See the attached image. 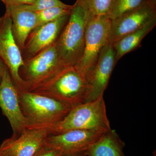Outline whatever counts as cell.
<instances>
[{
  "label": "cell",
  "instance_id": "obj_19",
  "mask_svg": "<svg viewBox=\"0 0 156 156\" xmlns=\"http://www.w3.org/2000/svg\"><path fill=\"white\" fill-rule=\"evenodd\" d=\"M92 17L108 16L113 0H81Z\"/></svg>",
  "mask_w": 156,
  "mask_h": 156
},
{
  "label": "cell",
  "instance_id": "obj_17",
  "mask_svg": "<svg viewBox=\"0 0 156 156\" xmlns=\"http://www.w3.org/2000/svg\"><path fill=\"white\" fill-rule=\"evenodd\" d=\"M150 2L156 4V0H113L108 17L111 20L115 19L126 12Z\"/></svg>",
  "mask_w": 156,
  "mask_h": 156
},
{
  "label": "cell",
  "instance_id": "obj_11",
  "mask_svg": "<svg viewBox=\"0 0 156 156\" xmlns=\"http://www.w3.org/2000/svg\"><path fill=\"white\" fill-rule=\"evenodd\" d=\"M104 133L89 130H70L50 134L45 139L44 145L61 151L63 155L80 152L87 151Z\"/></svg>",
  "mask_w": 156,
  "mask_h": 156
},
{
  "label": "cell",
  "instance_id": "obj_22",
  "mask_svg": "<svg viewBox=\"0 0 156 156\" xmlns=\"http://www.w3.org/2000/svg\"><path fill=\"white\" fill-rule=\"evenodd\" d=\"M37 1V0H3L2 2L5 5L9 4L32 5L36 2Z\"/></svg>",
  "mask_w": 156,
  "mask_h": 156
},
{
  "label": "cell",
  "instance_id": "obj_3",
  "mask_svg": "<svg viewBox=\"0 0 156 156\" xmlns=\"http://www.w3.org/2000/svg\"><path fill=\"white\" fill-rule=\"evenodd\" d=\"M89 84L75 66L63 68L31 92L51 98L72 108L86 102Z\"/></svg>",
  "mask_w": 156,
  "mask_h": 156
},
{
  "label": "cell",
  "instance_id": "obj_16",
  "mask_svg": "<svg viewBox=\"0 0 156 156\" xmlns=\"http://www.w3.org/2000/svg\"><path fill=\"white\" fill-rule=\"evenodd\" d=\"M156 25V20L142 28L128 34L113 44L117 62L124 55L136 49L143 39L152 30Z\"/></svg>",
  "mask_w": 156,
  "mask_h": 156
},
{
  "label": "cell",
  "instance_id": "obj_4",
  "mask_svg": "<svg viewBox=\"0 0 156 156\" xmlns=\"http://www.w3.org/2000/svg\"><path fill=\"white\" fill-rule=\"evenodd\" d=\"M103 97L72 108L61 121L51 128V134L73 130L105 133L111 130Z\"/></svg>",
  "mask_w": 156,
  "mask_h": 156
},
{
  "label": "cell",
  "instance_id": "obj_14",
  "mask_svg": "<svg viewBox=\"0 0 156 156\" xmlns=\"http://www.w3.org/2000/svg\"><path fill=\"white\" fill-rule=\"evenodd\" d=\"M5 6L12 20L15 41L20 50H23L29 36L37 27V12L27 5L9 4Z\"/></svg>",
  "mask_w": 156,
  "mask_h": 156
},
{
  "label": "cell",
  "instance_id": "obj_15",
  "mask_svg": "<svg viewBox=\"0 0 156 156\" xmlns=\"http://www.w3.org/2000/svg\"><path fill=\"white\" fill-rule=\"evenodd\" d=\"M125 144L114 130H109L87 150L88 156H124Z\"/></svg>",
  "mask_w": 156,
  "mask_h": 156
},
{
  "label": "cell",
  "instance_id": "obj_27",
  "mask_svg": "<svg viewBox=\"0 0 156 156\" xmlns=\"http://www.w3.org/2000/svg\"><path fill=\"white\" fill-rule=\"evenodd\" d=\"M0 1H3V0H0Z\"/></svg>",
  "mask_w": 156,
  "mask_h": 156
},
{
  "label": "cell",
  "instance_id": "obj_9",
  "mask_svg": "<svg viewBox=\"0 0 156 156\" xmlns=\"http://www.w3.org/2000/svg\"><path fill=\"white\" fill-rule=\"evenodd\" d=\"M156 20V4L148 2L112 20L108 43L112 44L128 34Z\"/></svg>",
  "mask_w": 156,
  "mask_h": 156
},
{
  "label": "cell",
  "instance_id": "obj_10",
  "mask_svg": "<svg viewBox=\"0 0 156 156\" xmlns=\"http://www.w3.org/2000/svg\"><path fill=\"white\" fill-rule=\"evenodd\" d=\"M117 62L113 46L108 43L101 50L97 63L88 79L89 89L86 102L103 97Z\"/></svg>",
  "mask_w": 156,
  "mask_h": 156
},
{
  "label": "cell",
  "instance_id": "obj_25",
  "mask_svg": "<svg viewBox=\"0 0 156 156\" xmlns=\"http://www.w3.org/2000/svg\"><path fill=\"white\" fill-rule=\"evenodd\" d=\"M0 156H13L10 153L4 150L0 149Z\"/></svg>",
  "mask_w": 156,
  "mask_h": 156
},
{
  "label": "cell",
  "instance_id": "obj_7",
  "mask_svg": "<svg viewBox=\"0 0 156 156\" xmlns=\"http://www.w3.org/2000/svg\"><path fill=\"white\" fill-rule=\"evenodd\" d=\"M0 58L8 67L14 84L20 91L23 85L19 70L24 65L21 50L17 45L12 30V20L9 11L0 17Z\"/></svg>",
  "mask_w": 156,
  "mask_h": 156
},
{
  "label": "cell",
  "instance_id": "obj_24",
  "mask_svg": "<svg viewBox=\"0 0 156 156\" xmlns=\"http://www.w3.org/2000/svg\"><path fill=\"white\" fill-rule=\"evenodd\" d=\"M62 156H87V151L76 153L67 154L63 155Z\"/></svg>",
  "mask_w": 156,
  "mask_h": 156
},
{
  "label": "cell",
  "instance_id": "obj_8",
  "mask_svg": "<svg viewBox=\"0 0 156 156\" xmlns=\"http://www.w3.org/2000/svg\"><path fill=\"white\" fill-rule=\"evenodd\" d=\"M0 108L11 125L12 136H19L26 130L25 119L20 105L19 90L7 66L0 84Z\"/></svg>",
  "mask_w": 156,
  "mask_h": 156
},
{
  "label": "cell",
  "instance_id": "obj_23",
  "mask_svg": "<svg viewBox=\"0 0 156 156\" xmlns=\"http://www.w3.org/2000/svg\"><path fill=\"white\" fill-rule=\"evenodd\" d=\"M6 66L5 65L4 62L0 58V84L2 82V78L4 73V70Z\"/></svg>",
  "mask_w": 156,
  "mask_h": 156
},
{
  "label": "cell",
  "instance_id": "obj_26",
  "mask_svg": "<svg viewBox=\"0 0 156 156\" xmlns=\"http://www.w3.org/2000/svg\"><path fill=\"white\" fill-rule=\"evenodd\" d=\"M153 156H156V153L155 152V153H154L153 154Z\"/></svg>",
  "mask_w": 156,
  "mask_h": 156
},
{
  "label": "cell",
  "instance_id": "obj_12",
  "mask_svg": "<svg viewBox=\"0 0 156 156\" xmlns=\"http://www.w3.org/2000/svg\"><path fill=\"white\" fill-rule=\"evenodd\" d=\"M51 134L50 129H26L19 136L5 140L0 149L13 156H33L44 145L45 139Z\"/></svg>",
  "mask_w": 156,
  "mask_h": 156
},
{
  "label": "cell",
  "instance_id": "obj_1",
  "mask_svg": "<svg viewBox=\"0 0 156 156\" xmlns=\"http://www.w3.org/2000/svg\"><path fill=\"white\" fill-rule=\"evenodd\" d=\"M91 16L82 1L76 0L55 43L64 67L75 66L80 60L85 48L87 23Z\"/></svg>",
  "mask_w": 156,
  "mask_h": 156
},
{
  "label": "cell",
  "instance_id": "obj_2",
  "mask_svg": "<svg viewBox=\"0 0 156 156\" xmlns=\"http://www.w3.org/2000/svg\"><path fill=\"white\" fill-rule=\"evenodd\" d=\"M19 98L27 129H51L72 108L59 101L33 92L19 91Z\"/></svg>",
  "mask_w": 156,
  "mask_h": 156
},
{
  "label": "cell",
  "instance_id": "obj_13",
  "mask_svg": "<svg viewBox=\"0 0 156 156\" xmlns=\"http://www.w3.org/2000/svg\"><path fill=\"white\" fill-rule=\"evenodd\" d=\"M69 15L38 27L29 36L24 50L28 58L36 55L56 42Z\"/></svg>",
  "mask_w": 156,
  "mask_h": 156
},
{
  "label": "cell",
  "instance_id": "obj_6",
  "mask_svg": "<svg viewBox=\"0 0 156 156\" xmlns=\"http://www.w3.org/2000/svg\"><path fill=\"white\" fill-rule=\"evenodd\" d=\"M111 24L112 20L107 16H91L87 23L83 53L75 66L87 82L101 50L108 43Z\"/></svg>",
  "mask_w": 156,
  "mask_h": 156
},
{
  "label": "cell",
  "instance_id": "obj_21",
  "mask_svg": "<svg viewBox=\"0 0 156 156\" xmlns=\"http://www.w3.org/2000/svg\"><path fill=\"white\" fill-rule=\"evenodd\" d=\"M61 151L43 145L33 156H62Z\"/></svg>",
  "mask_w": 156,
  "mask_h": 156
},
{
  "label": "cell",
  "instance_id": "obj_18",
  "mask_svg": "<svg viewBox=\"0 0 156 156\" xmlns=\"http://www.w3.org/2000/svg\"><path fill=\"white\" fill-rule=\"evenodd\" d=\"M71 9H64L59 7H54L42 11H37L36 27L44 25L45 23L52 22L60 17L69 15Z\"/></svg>",
  "mask_w": 156,
  "mask_h": 156
},
{
  "label": "cell",
  "instance_id": "obj_5",
  "mask_svg": "<svg viewBox=\"0 0 156 156\" xmlns=\"http://www.w3.org/2000/svg\"><path fill=\"white\" fill-rule=\"evenodd\" d=\"M55 43L24 60V65L19 70L23 85L22 91L31 92L65 67L59 59Z\"/></svg>",
  "mask_w": 156,
  "mask_h": 156
},
{
  "label": "cell",
  "instance_id": "obj_28",
  "mask_svg": "<svg viewBox=\"0 0 156 156\" xmlns=\"http://www.w3.org/2000/svg\"></svg>",
  "mask_w": 156,
  "mask_h": 156
},
{
  "label": "cell",
  "instance_id": "obj_20",
  "mask_svg": "<svg viewBox=\"0 0 156 156\" xmlns=\"http://www.w3.org/2000/svg\"><path fill=\"white\" fill-rule=\"evenodd\" d=\"M32 10L35 11H42L54 7H59L66 9H71L73 5H67L60 0H37L32 5H29Z\"/></svg>",
  "mask_w": 156,
  "mask_h": 156
}]
</instances>
